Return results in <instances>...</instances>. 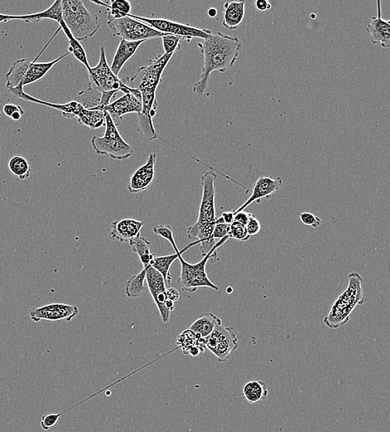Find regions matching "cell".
<instances>
[{
	"label": "cell",
	"mask_w": 390,
	"mask_h": 432,
	"mask_svg": "<svg viewBox=\"0 0 390 432\" xmlns=\"http://www.w3.org/2000/svg\"><path fill=\"white\" fill-rule=\"evenodd\" d=\"M146 280L149 291L155 302L157 307L160 313L162 322L169 323L171 312L166 308L167 286L162 276L152 267L148 266L147 268Z\"/></svg>",
	"instance_id": "9a60e30c"
},
{
	"label": "cell",
	"mask_w": 390,
	"mask_h": 432,
	"mask_svg": "<svg viewBox=\"0 0 390 432\" xmlns=\"http://www.w3.org/2000/svg\"><path fill=\"white\" fill-rule=\"evenodd\" d=\"M69 55L70 53L67 52L55 60L46 62L36 61L40 55L35 60L30 58L16 60L6 74V89L12 91L35 84L45 77L57 62Z\"/></svg>",
	"instance_id": "5b68a950"
},
{
	"label": "cell",
	"mask_w": 390,
	"mask_h": 432,
	"mask_svg": "<svg viewBox=\"0 0 390 432\" xmlns=\"http://www.w3.org/2000/svg\"><path fill=\"white\" fill-rule=\"evenodd\" d=\"M245 228H247V231L250 236H256L262 230L261 222H260L259 220H257V218L253 214H252V216H250L247 225L245 226Z\"/></svg>",
	"instance_id": "ab89813d"
},
{
	"label": "cell",
	"mask_w": 390,
	"mask_h": 432,
	"mask_svg": "<svg viewBox=\"0 0 390 432\" xmlns=\"http://www.w3.org/2000/svg\"><path fill=\"white\" fill-rule=\"evenodd\" d=\"M244 1L225 2L224 4L223 26L229 31L238 29L245 17Z\"/></svg>",
	"instance_id": "7402d4cb"
},
{
	"label": "cell",
	"mask_w": 390,
	"mask_h": 432,
	"mask_svg": "<svg viewBox=\"0 0 390 432\" xmlns=\"http://www.w3.org/2000/svg\"><path fill=\"white\" fill-rule=\"evenodd\" d=\"M196 341V333L190 329H186L177 337V345L182 349L185 355L189 354V349L195 346Z\"/></svg>",
	"instance_id": "d6a6232c"
},
{
	"label": "cell",
	"mask_w": 390,
	"mask_h": 432,
	"mask_svg": "<svg viewBox=\"0 0 390 432\" xmlns=\"http://www.w3.org/2000/svg\"><path fill=\"white\" fill-rule=\"evenodd\" d=\"M108 26L114 37L130 42L148 41L162 38L166 35L141 21L130 17H125L108 21Z\"/></svg>",
	"instance_id": "ba28073f"
},
{
	"label": "cell",
	"mask_w": 390,
	"mask_h": 432,
	"mask_svg": "<svg viewBox=\"0 0 390 432\" xmlns=\"http://www.w3.org/2000/svg\"><path fill=\"white\" fill-rule=\"evenodd\" d=\"M105 127L103 137L94 135L91 140L95 153L100 156H109L117 161H123L131 157L134 153L133 148L125 142L117 126L108 113L105 115Z\"/></svg>",
	"instance_id": "52a82bcc"
},
{
	"label": "cell",
	"mask_w": 390,
	"mask_h": 432,
	"mask_svg": "<svg viewBox=\"0 0 390 432\" xmlns=\"http://www.w3.org/2000/svg\"><path fill=\"white\" fill-rule=\"evenodd\" d=\"M223 323L221 319L216 315L208 313L202 314L201 316L196 320L191 325L190 330L196 334H199L201 338L209 336L211 332L218 325Z\"/></svg>",
	"instance_id": "cb8c5ba5"
},
{
	"label": "cell",
	"mask_w": 390,
	"mask_h": 432,
	"mask_svg": "<svg viewBox=\"0 0 390 432\" xmlns=\"http://www.w3.org/2000/svg\"><path fill=\"white\" fill-rule=\"evenodd\" d=\"M62 21L78 41L88 40L100 29L99 18L80 0H62Z\"/></svg>",
	"instance_id": "277c9868"
},
{
	"label": "cell",
	"mask_w": 390,
	"mask_h": 432,
	"mask_svg": "<svg viewBox=\"0 0 390 432\" xmlns=\"http://www.w3.org/2000/svg\"><path fill=\"white\" fill-rule=\"evenodd\" d=\"M234 216L235 214L233 211L232 212H223V216L221 217L223 218L224 222L225 224L232 225L234 221Z\"/></svg>",
	"instance_id": "f6af8a7d"
},
{
	"label": "cell",
	"mask_w": 390,
	"mask_h": 432,
	"mask_svg": "<svg viewBox=\"0 0 390 432\" xmlns=\"http://www.w3.org/2000/svg\"><path fill=\"white\" fill-rule=\"evenodd\" d=\"M229 239L230 237L226 236L218 241L213 249L208 255H205L204 259L199 262V263L194 265L190 264L182 258V255L179 256L178 260H180L182 269L177 283L182 291L195 293L199 288H210L218 290V286L211 282L208 275H206V265L209 260L216 259V250L225 244Z\"/></svg>",
	"instance_id": "8992f818"
},
{
	"label": "cell",
	"mask_w": 390,
	"mask_h": 432,
	"mask_svg": "<svg viewBox=\"0 0 390 432\" xmlns=\"http://www.w3.org/2000/svg\"><path fill=\"white\" fill-rule=\"evenodd\" d=\"M89 85L102 92H123L126 87L122 79L115 75L108 64L104 47L100 48V57L97 66L91 67Z\"/></svg>",
	"instance_id": "8fae6325"
},
{
	"label": "cell",
	"mask_w": 390,
	"mask_h": 432,
	"mask_svg": "<svg viewBox=\"0 0 390 432\" xmlns=\"http://www.w3.org/2000/svg\"><path fill=\"white\" fill-rule=\"evenodd\" d=\"M348 287L336 299L328 315L324 319V323L331 329L344 326L350 320L355 306L365 302L362 287L363 278L356 272L348 276Z\"/></svg>",
	"instance_id": "3957f363"
},
{
	"label": "cell",
	"mask_w": 390,
	"mask_h": 432,
	"mask_svg": "<svg viewBox=\"0 0 390 432\" xmlns=\"http://www.w3.org/2000/svg\"><path fill=\"white\" fill-rule=\"evenodd\" d=\"M173 55L166 53L159 55L147 65L141 67L133 77L122 79L130 89L140 92L143 109L142 113L138 115V131L142 140L147 143L158 138L152 121L157 110V89L162 82L163 72Z\"/></svg>",
	"instance_id": "6da1fadb"
},
{
	"label": "cell",
	"mask_w": 390,
	"mask_h": 432,
	"mask_svg": "<svg viewBox=\"0 0 390 432\" xmlns=\"http://www.w3.org/2000/svg\"><path fill=\"white\" fill-rule=\"evenodd\" d=\"M377 4V16L372 17V21L366 28V32L370 35V42L374 45H380L383 48L390 47V21H385L381 17V6L380 1Z\"/></svg>",
	"instance_id": "ac0fdd59"
},
{
	"label": "cell",
	"mask_w": 390,
	"mask_h": 432,
	"mask_svg": "<svg viewBox=\"0 0 390 432\" xmlns=\"http://www.w3.org/2000/svg\"><path fill=\"white\" fill-rule=\"evenodd\" d=\"M208 16L211 18H213L218 16V11L215 8H211L208 11Z\"/></svg>",
	"instance_id": "c3c4849f"
},
{
	"label": "cell",
	"mask_w": 390,
	"mask_h": 432,
	"mask_svg": "<svg viewBox=\"0 0 390 432\" xmlns=\"http://www.w3.org/2000/svg\"><path fill=\"white\" fill-rule=\"evenodd\" d=\"M206 348L218 358L219 362L228 360L230 354L238 348L237 331L233 327L218 325L209 336L204 338Z\"/></svg>",
	"instance_id": "30bf717a"
},
{
	"label": "cell",
	"mask_w": 390,
	"mask_h": 432,
	"mask_svg": "<svg viewBox=\"0 0 390 432\" xmlns=\"http://www.w3.org/2000/svg\"><path fill=\"white\" fill-rule=\"evenodd\" d=\"M218 176L213 172H206L201 177L202 197L196 222L201 224L216 223L215 182Z\"/></svg>",
	"instance_id": "5bb4252c"
},
{
	"label": "cell",
	"mask_w": 390,
	"mask_h": 432,
	"mask_svg": "<svg viewBox=\"0 0 390 432\" xmlns=\"http://www.w3.org/2000/svg\"><path fill=\"white\" fill-rule=\"evenodd\" d=\"M234 216V221L240 223V224L243 225L244 226L247 225V223L250 220V216H252V214L248 213L245 211L235 212L233 211Z\"/></svg>",
	"instance_id": "b9f144b4"
},
{
	"label": "cell",
	"mask_w": 390,
	"mask_h": 432,
	"mask_svg": "<svg viewBox=\"0 0 390 432\" xmlns=\"http://www.w3.org/2000/svg\"><path fill=\"white\" fill-rule=\"evenodd\" d=\"M166 308L168 309V311H173L175 309V303L172 302V301L167 299L166 302Z\"/></svg>",
	"instance_id": "7dc6e473"
},
{
	"label": "cell",
	"mask_w": 390,
	"mask_h": 432,
	"mask_svg": "<svg viewBox=\"0 0 390 432\" xmlns=\"http://www.w3.org/2000/svg\"><path fill=\"white\" fill-rule=\"evenodd\" d=\"M79 309L75 305L54 303L41 307L33 308L28 312L33 322L38 323L42 320L46 321H67L78 317Z\"/></svg>",
	"instance_id": "4fadbf2b"
},
{
	"label": "cell",
	"mask_w": 390,
	"mask_h": 432,
	"mask_svg": "<svg viewBox=\"0 0 390 432\" xmlns=\"http://www.w3.org/2000/svg\"><path fill=\"white\" fill-rule=\"evenodd\" d=\"M102 99L103 92L94 89L93 87L88 84V87L85 90L79 92V95L76 96L74 101H78L87 110H104Z\"/></svg>",
	"instance_id": "d4e9b609"
},
{
	"label": "cell",
	"mask_w": 390,
	"mask_h": 432,
	"mask_svg": "<svg viewBox=\"0 0 390 432\" xmlns=\"http://www.w3.org/2000/svg\"><path fill=\"white\" fill-rule=\"evenodd\" d=\"M199 245V242L195 241L194 243H191V244L187 245L184 250L180 251L179 253H175L173 255L165 256L154 257L153 260L151 261L150 266L152 267L154 270H156L158 273L161 274L163 279H165L166 286H169L172 283L170 268L173 262L179 258V256L182 255V252L186 251L187 249H189L190 247H191L192 245Z\"/></svg>",
	"instance_id": "603a6c76"
},
{
	"label": "cell",
	"mask_w": 390,
	"mask_h": 432,
	"mask_svg": "<svg viewBox=\"0 0 390 432\" xmlns=\"http://www.w3.org/2000/svg\"><path fill=\"white\" fill-rule=\"evenodd\" d=\"M230 238L238 241H247L250 239L247 228L238 222L233 221L230 227Z\"/></svg>",
	"instance_id": "d590c367"
},
{
	"label": "cell",
	"mask_w": 390,
	"mask_h": 432,
	"mask_svg": "<svg viewBox=\"0 0 390 432\" xmlns=\"http://www.w3.org/2000/svg\"><path fill=\"white\" fill-rule=\"evenodd\" d=\"M127 86V85H126ZM121 98L115 100L105 106L104 111L110 116L115 125L121 124L123 116L128 114H140L142 113V98L140 92L137 89H127L123 92Z\"/></svg>",
	"instance_id": "7c38bea8"
},
{
	"label": "cell",
	"mask_w": 390,
	"mask_h": 432,
	"mask_svg": "<svg viewBox=\"0 0 390 432\" xmlns=\"http://www.w3.org/2000/svg\"><path fill=\"white\" fill-rule=\"evenodd\" d=\"M166 293L167 299L172 301V302H177L180 298V293L178 292L177 289L167 288Z\"/></svg>",
	"instance_id": "ee69618b"
},
{
	"label": "cell",
	"mask_w": 390,
	"mask_h": 432,
	"mask_svg": "<svg viewBox=\"0 0 390 432\" xmlns=\"http://www.w3.org/2000/svg\"><path fill=\"white\" fill-rule=\"evenodd\" d=\"M4 113L6 114L8 118H11V116L16 113H26L25 110H23L21 106L8 104L4 106Z\"/></svg>",
	"instance_id": "60d3db41"
},
{
	"label": "cell",
	"mask_w": 390,
	"mask_h": 432,
	"mask_svg": "<svg viewBox=\"0 0 390 432\" xmlns=\"http://www.w3.org/2000/svg\"><path fill=\"white\" fill-rule=\"evenodd\" d=\"M197 46L204 56V65L200 79L194 85L192 91L201 95L208 89L210 76L213 72L225 74L235 65L242 51L243 43L237 37L218 32L197 43Z\"/></svg>",
	"instance_id": "7a4b0ae2"
},
{
	"label": "cell",
	"mask_w": 390,
	"mask_h": 432,
	"mask_svg": "<svg viewBox=\"0 0 390 432\" xmlns=\"http://www.w3.org/2000/svg\"><path fill=\"white\" fill-rule=\"evenodd\" d=\"M243 394L250 404H254L267 399L268 388L262 381H252L244 385Z\"/></svg>",
	"instance_id": "484cf974"
},
{
	"label": "cell",
	"mask_w": 390,
	"mask_h": 432,
	"mask_svg": "<svg viewBox=\"0 0 390 432\" xmlns=\"http://www.w3.org/2000/svg\"><path fill=\"white\" fill-rule=\"evenodd\" d=\"M61 2L62 0H57L49 9L36 13L23 14V16H7L0 13V23L21 21L28 23H36L48 19L60 23L62 19Z\"/></svg>",
	"instance_id": "ffe728a7"
},
{
	"label": "cell",
	"mask_w": 390,
	"mask_h": 432,
	"mask_svg": "<svg viewBox=\"0 0 390 432\" xmlns=\"http://www.w3.org/2000/svg\"><path fill=\"white\" fill-rule=\"evenodd\" d=\"M106 113L104 109H84L78 116L79 123L95 130L105 125Z\"/></svg>",
	"instance_id": "f1b7e54d"
},
{
	"label": "cell",
	"mask_w": 390,
	"mask_h": 432,
	"mask_svg": "<svg viewBox=\"0 0 390 432\" xmlns=\"http://www.w3.org/2000/svg\"><path fill=\"white\" fill-rule=\"evenodd\" d=\"M129 244L134 253L137 254L140 259L143 268L150 266L151 261L155 257V255L151 253V242L140 236L130 242Z\"/></svg>",
	"instance_id": "83f0119b"
},
{
	"label": "cell",
	"mask_w": 390,
	"mask_h": 432,
	"mask_svg": "<svg viewBox=\"0 0 390 432\" xmlns=\"http://www.w3.org/2000/svg\"><path fill=\"white\" fill-rule=\"evenodd\" d=\"M59 24L62 31H64L65 35L67 38V41H69V47L67 48V52L72 53V55H74L76 60L80 62L81 64L83 65L86 67L87 70H88L89 72L91 71V67L83 45H82L80 42L75 40L74 36L72 35L69 28H67V27L65 26L64 21H62V19Z\"/></svg>",
	"instance_id": "4316f807"
},
{
	"label": "cell",
	"mask_w": 390,
	"mask_h": 432,
	"mask_svg": "<svg viewBox=\"0 0 390 432\" xmlns=\"http://www.w3.org/2000/svg\"><path fill=\"white\" fill-rule=\"evenodd\" d=\"M163 50L166 55H174L181 48V41L182 38L173 35H165L162 38Z\"/></svg>",
	"instance_id": "e575fe53"
},
{
	"label": "cell",
	"mask_w": 390,
	"mask_h": 432,
	"mask_svg": "<svg viewBox=\"0 0 390 432\" xmlns=\"http://www.w3.org/2000/svg\"><path fill=\"white\" fill-rule=\"evenodd\" d=\"M154 234L161 236L163 239L170 243L173 250H175V253H179L180 250H178L174 236H173V230L170 225H159L153 227Z\"/></svg>",
	"instance_id": "836d02e7"
},
{
	"label": "cell",
	"mask_w": 390,
	"mask_h": 432,
	"mask_svg": "<svg viewBox=\"0 0 390 432\" xmlns=\"http://www.w3.org/2000/svg\"><path fill=\"white\" fill-rule=\"evenodd\" d=\"M9 168L11 173L21 181H26L31 177V167L25 157L21 156L12 157L9 162Z\"/></svg>",
	"instance_id": "1f68e13d"
},
{
	"label": "cell",
	"mask_w": 390,
	"mask_h": 432,
	"mask_svg": "<svg viewBox=\"0 0 390 432\" xmlns=\"http://www.w3.org/2000/svg\"><path fill=\"white\" fill-rule=\"evenodd\" d=\"M204 352L205 350H202L201 348L195 345L189 349V354H187V355H191V357H197L199 356L200 354L204 353Z\"/></svg>",
	"instance_id": "bcb514c9"
},
{
	"label": "cell",
	"mask_w": 390,
	"mask_h": 432,
	"mask_svg": "<svg viewBox=\"0 0 390 432\" xmlns=\"http://www.w3.org/2000/svg\"><path fill=\"white\" fill-rule=\"evenodd\" d=\"M147 268H143L140 273L130 278L125 287L127 297L131 299L140 298L145 293L146 289L144 281L146 280Z\"/></svg>",
	"instance_id": "f546056e"
},
{
	"label": "cell",
	"mask_w": 390,
	"mask_h": 432,
	"mask_svg": "<svg viewBox=\"0 0 390 432\" xmlns=\"http://www.w3.org/2000/svg\"><path fill=\"white\" fill-rule=\"evenodd\" d=\"M283 181L282 177L277 178L261 177L257 179L256 183L254 184L252 196L245 201L243 206H240L235 212L245 211L250 204L253 202H260L262 199H269L273 194L279 190L282 187Z\"/></svg>",
	"instance_id": "e0dca14e"
},
{
	"label": "cell",
	"mask_w": 390,
	"mask_h": 432,
	"mask_svg": "<svg viewBox=\"0 0 390 432\" xmlns=\"http://www.w3.org/2000/svg\"><path fill=\"white\" fill-rule=\"evenodd\" d=\"M156 162L157 155L155 153L149 155L147 162L138 168L130 179L128 187L130 193L142 192L151 186L154 177H155Z\"/></svg>",
	"instance_id": "2e32d148"
},
{
	"label": "cell",
	"mask_w": 390,
	"mask_h": 432,
	"mask_svg": "<svg viewBox=\"0 0 390 432\" xmlns=\"http://www.w3.org/2000/svg\"><path fill=\"white\" fill-rule=\"evenodd\" d=\"M254 4L255 9L259 12H266L272 9L271 3L268 2L267 0H257Z\"/></svg>",
	"instance_id": "7bdbcfd3"
},
{
	"label": "cell",
	"mask_w": 390,
	"mask_h": 432,
	"mask_svg": "<svg viewBox=\"0 0 390 432\" xmlns=\"http://www.w3.org/2000/svg\"><path fill=\"white\" fill-rule=\"evenodd\" d=\"M108 21L128 17L132 12V4L127 0L108 2Z\"/></svg>",
	"instance_id": "4dcf8cb0"
},
{
	"label": "cell",
	"mask_w": 390,
	"mask_h": 432,
	"mask_svg": "<svg viewBox=\"0 0 390 432\" xmlns=\"http://www.w3.org/2000/svg\"><path fill=\"white\" fill-rule=\"evenodd\" d=\"M128 17L147 24L163 35L180 37L186 42H191L194 38L204 40L213 33L208 29L192 27L189 24L172 21L169 19L139 17L132 13Z\"/></svg>",
	"instance_id": "9c48e42d"
},
{
	"label": "cell",
	"mask_w": 390,
	"mask_h": 432,
	"mask_svg": "<svg viewBox=\"0 0 390 432\" xmlns=\"http://www.w3.org/2000/svg\"><path fill=\"white\" fill-rule=\"evenodd\" d=\"M146 41H138V42H130L120 38L118 47L116 52L113 57L112 65L110 66L111 70L113 74L118 77L120 72L122 71L123 67L126 62L131 60V58L137 52L138 48Z\"/></svg>",
	"instance_id": "44dd1931"
},
{
	"label": "cell",
	"mask_w": 390,
	"mask_h": 432,
	"mask_svg": "<svg viewBox=\"0 0 390 432\" xmlns=\"http://www.w3.org/2000/svg\"><path fill=\"white\" fill-rule=\"evenodd\" d=\"M62 415V414L43 416L41 419L42 428L45 431H49L57 424Z\"/></svg>",
	"instance_id": "74e56055"
},
{
	"label": "cell",
	"mask_w": 390,
	"mask_h": 432,
	"mask_svg": "<svg viewBox=\"0 0 390 432\" xmlns=\"http://www.w3.org/2000/svg\"><path fill=\"white\" fill-rule=\"evenodd\" d=\"M230 225L223 223V224H216L213 233V238L216 241H218L226 236H229ZM230 237V236H229Z\"/></svg>",
	"instance_id": "f35d334b"
},
{
	"label": "cell",
	"mask_w": 390,
	"mask_h": 432,
	"mask_svg": "<svg viewBox=\"0 0 390 432\" xmlns=\"http://www.w3.org/2000/svg\"><path fill=\"white\" fill-rule=\"evenodd\" d=\"M144 223L134 219H123L113 221L108 234L111 240L130 243L140 236Z\"/></svg>",
	"instance_id": "d6986e66"
},
{
	"label": "cell",
	"mask_w": 390,
	"mask_h": 432,
	"mask_svg": "<svg viewBox=\"0 0 390 432\" xmlns=\"http://www.w3.org/2000/svg\"><path fill=\"white\" fill-rule=\"evenodd\" d=\"M300 219L303 224L312 228H318L321 225L320 217L310 212H302L299 214Z\"/></svg>",
	"instance_id": "8d00e7d4"
},
{
	"label": "cell",
	"mask_w": 390,
	"mask_h": 432,
	"mask_svg": "<svg viewBox=\"0 0 390 432\" xmlns=\"http://www.w3.org/2000/svg\"><path fill=\"white\" fill-rule=\"evenodd\" d=\"M0 114H1V111H0Z\"/></svg>",
	"instance_id": "681fc988"
}]
</instances>
